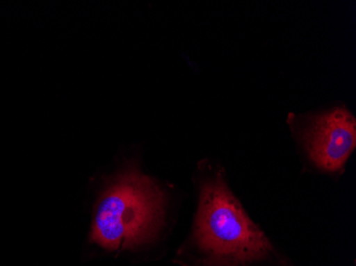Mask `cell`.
<instances>
[{
    "instance_id": "cell-1",
    "label": "cell",
    "mask_w": 356,
    "mask_h": 266,
    "mask_svg": "<svg viewBox=\"0 0 356 266\" xmlns=\"http://www.w3.org/2000/svg\"><path fill=\"white\" fill-rule=\"evenodd\" d=\"M175 261L183 266H280L283 263L220 174L202 182L191 244L178 251Z\"/></svg>"
},
{
    "instance_id": "cell-2",
    "label": "cell",
    "mask_w": 356,
    "mask_h": 266,
    "mask_svg": "<svg viewBox=\"0 0 356 266\" xmlns=\"http://www.w3.org/2000/svg\"><path fill=\"white\" fill-rule=\"evenodd\" d=\"M165 194L152 178L131 167L108 185L96 206L91 241L111 253L155 241L163 226Z\"/></svg>"
},
{
    "instance_id": "cell-3",
    "label": "cell",
    "mask_w": 356,
    "mask_h": 266,
    "mask_svg": "<svg viewBox=\"0 0 356 266\" xmlns=\"http://www.w3.org/2000/svg\"><path fill=\"white\" fill-rule=\"evenodd\" d=\"M303 141L317 167L329 173L341 172L355 148V119L347 110L337 108L315 117Z\"/></svg>"
}]
</instances>
